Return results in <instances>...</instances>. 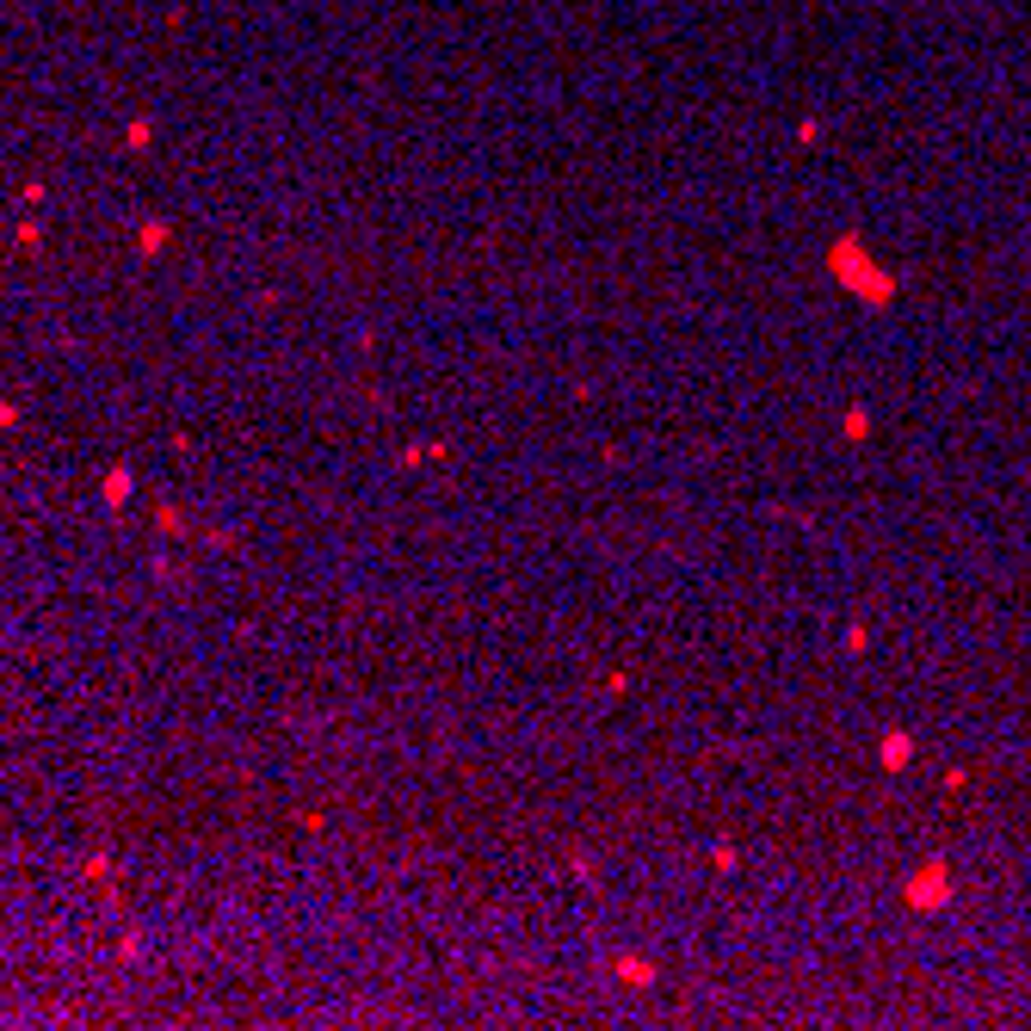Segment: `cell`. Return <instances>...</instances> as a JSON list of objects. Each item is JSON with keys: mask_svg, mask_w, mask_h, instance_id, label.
<instances>
[{"mask_svg": "<svg viewBox=\"0 0 1031 1031\" xmlns=\"http://www.w3.org/2000/svg\"><path fill=\"white\" fill-rule=\"evenodd\" d=\"M877 760H883V772H902L914 760V735L908 729H890V735H883V748H877Z\"/></svg>", "mask_w": 1031, "mask_h": 1031, "instance_id": "3", "label": "cell"}, {"mask_svg": "<svg viewBox=\"0 0 1031 1031\" xmlns=\"http://www.w3.org/2000/svg\"><path fill=\"white\" fill-rule=\"evenodd\" d=\"M828 266H834V278L846 284V291H852V297H865V303H890V297H896V278L883 272V266H871V260H865V247L852 241V235H846V241H834Z\"/></svg>", "mask_w": 1031, "mask_h": 1031, "instance_id": "1", "label": "cell"}, {"mask_svg": "<svg viewBox=\"0 0 1031 1031\" xmlns=\"http://www.w3.org/2000/svg\"><path fill=\"white\" fill-rule=\"evenodd\" d=\"M618 976L636 982V988H649L655 982V964H643V957H618Z\"/></svg>", "mask_w": 1031, "mask_h": 1031, "instance_id": "4", "label": "cell"}, {"mask_svg": "<svg viewBox=\"0 0 1031 1031\" xmlns=\"http://www.w3.org/2000/svg\"><path fill=\"white\" fill-rule=\"evenodd\" d=\"M865 433H871V414L852 408V414H846V439H865Z\"/></svg>", "mask_w": 1031, "mask_h": 1031, "instance_id": "5", "label": "cell"}, {"mask_svg": "<svg viewBox=\"0 0 1031 1031\" xmlns=\"http://www.w3.org/2000/svg\"><path fill=\"white\" fill-rule=\"evenodd\" d=\"M902 902L914 908V914H933V908H945L951 902V865H920L914 877H908V890H902Z\"/></svg>", "mask_w": 1031, "mask_h": 1031, "instance_id": "2", "label": "cell"}]
</instances>
